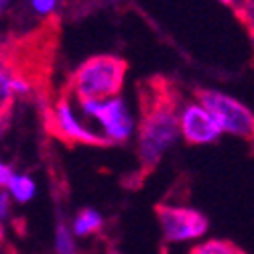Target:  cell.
Instances as JSON below:
<instances>
[{"instance_id": "7a4b0ae2", "label": "cell", "mask_w": 254, "mask_h": 254, "mask_svg": "<svg viewBox=\"0 0 254 254\" xmlns=\"http://www.w3.org/2000/svg\"><path fill=\"white\" fill-rule=\"evenodd\" d=\"M128 63L114 55H96L90 57L77 67L69 81V90L79 102H106L118 98L124 83Z\"/></svg>"}, {"instance_id": "52a82bcc", "label": "cell", "mask_w": 254, "mask_h": 254, "mask_svg": "<svg viewBox=\"0 0 254 254\" xmlns=\"http://www.w3.org/2000/svg\"><path fill=\"white\" fill-rule=\"evenodd\" d=\"M49 126H51V132H53V134H57L59 138L67 140V142L100 144V146L112 144V140L106 136V134L90 132L88 128H83V126L75 120L67 96H63V98L57 102L55 110H53V114H51V120H49Z\"/></svg>"}, {"instance_id": "8fae6325", "label": "cell", "mask_w": 254, "mask_h": 254, "mask_svg": "<svg viewBox=\"0 0 254 254\" xmlns=\"http://www.w3.org/2000/svg\"><path fill=\"white\" fill-rule=\"evenodd\" d=\"M14 98V90H12V73H8L6 69L0 67V118L2 114L8 112L10 104Z\"/></svg>"}, {"instance_id": "9c48e42d", "label": "cell", "mask_w": 254, "mask_h": 254, "mask_svg": "<svg viewBox=\"0 0 254 254\" xmlns=\"http://www.w3.org/2000/svg\"><path fill=\"white\" fill-rule=\"evenodd\" d=\"M100 228H102V216L94 209H81L73 226L77 236H88L92 232H98Z\"/></svg>"}, {"instance_id": "6da1fadb", "label": "cell", "mask_w": 254, "mask_h": 254, "mask_svg": "<svg viewBox=\"0 0 254 254\" xmlns=\"http://www.w3.org/2000/svg\"><path fill=\"white\" fill-rule=\"evenodd\" d=\"M140 114L138 159L144 171H153L181 134L179 104L165 79L155 77L140 88Z\"/></svg>"}, {"instance_id": "4fadbf2b", "label": "cell", "mask_w": 254, "mask_h": 254, "mask_svg": "<svg viewBox=\"0 0 254 254\" xmlns=\"http://www.w3.org/2000/svg\"><path fill=\"white\" fill-rule=\"evenodd\" d=\"M31 2H33V8H35L39 14H49V12L55 8L57 0H31Z\"/></svg>"}, {"instance_id": "ba28073f", "label": "cell", "mask_w": 254, "mask_h": 254, "mask_svg": "<svg viewBox=\"0 0 254 254\" xmlns=\"http://www.w3.org/2000/svg\"><path fill=\"white\" fill-rule=\"evenodd\" d=\"M189 254H246L234 242L228 240H205L189 250Z\"/></svg>"}, {"instance_id": "2e32d148", "label": "cell", "mask_w": 254, "mask_h": 254, "mask_svg": "<svg viewBox=\"0 0 254 254\" xmlns=\"http://www.w3.org/2000/svg\"><path fill=\"white\" fill-rule=\"evenodd\" d=\"M6 4H8V0H0V14H2V12H4Z\"/></svg>"}, {"instance_id": "5b68a950", "label": "cell", "mask_w": 254, "mask_h": 254, "mask_svg": "<svg viewBox=\"0 0 254 254\" xmlns=\"http://www.w3.org/2000/svg\"><path fill=\"white\" fill-rule=\"evenodd\" d=\"M79 104L88 116H94L100 120V124L106 130L104 134L112 142H124L132 134V128H134L132 116L126 110V106L120 98H112L106 102L88 100V102H79Z\"/></svg>"}, {"instance_id": "7c38bea8", "label": "cell", "mask_w": 254, "mask_h": 254, "mask_svg": "<svg viewBox=\"0 0 254 254\" xmlns=\"http://www.w3.org/2000/svg\"><path fill=\"white\" fill-rule=\"evenodd\" d=\"M57 250H59V254H73L71 238H69L67 230L63 228V226L57 228Z\"/></svg>"}, {"instance_id": "5bb4252c", "label": "cell", "mask_w": 254, "mask_h": 254, "mask_svg": "<svg viewBox=\"0 0 254 254\" xmlns=\"http://www.w3.org/2000/svg\"><path fill=\"white\" fill-rule=\"evenodd\" d=\"M12 177H14L12 169L8 165H4V163H0V187H8Z\"/></svg>"}, {"instance_id": "8992f818", "label": "cell", "mask_w": 254, "mask_h": 254, "mask_svg": "<svg viewBox=\"0 0 254 254\" xmlns=\"http://www.w3.org/2000/svg\"><path fill=\"white\" fill-rule=\"evenodd\" d=\"M179 128H181V136L189 144H211L222 136L220 124L199 102L181 106Z\"/></svg>"}, {"instance_id": "9a60e30c", "label": "cell", "mask_w": 254, "mask_h": 254, "mask_svg": "<svg viewBox=\"0 0 254 254\" xmlns=\"http://www.w3.org/2000/svg\"><path fill=\"white\" fill-rule=\"evenodd\" d=\"M8 214V195L0 193V220H4Z\"/></svg>"}, {"instance_id": "277c9868", "label": "cell", "mask_w": 254, "mask_h": 254, "mask_svg": "<svg viewBox=\"0 0 254 254\" xmlns=\"http://www.w3.org/2000/svg\"><path fill=\"white\" fill-rule=\"evenodd\" d=\"M157 216L167 242H187L203 238L209 230L207 218L197 209L179 205H157Z\"/></svg>"}, {"instance_id": "3957f363", "label": "cell", "mask_w": 254, "mask_h": 254, "mask_svg": "<svg viewBox=\"0 0 254 254\" xmlns=\"http://www.w3.org/2000/svg\"><path fill=\"white\" fill-rule=\"evenodd\" d=\"M195 98L214 116L222 132L242 138L254 146V114L240 100L222 94L218 90H197Z\"/></svg>"}, {"instance_id": "30bf717a", "label": "cell", "mask_w": 254, "mask_h": 254, "mask_svg": "<svg viewBox=\"0 0 254 254\" xmlns=\"http://www.w3.org/2000/svg\"><path fill=\"white\" fill-rule=\"evenodd\" d=\"M8 189H10L12 197L18 199V201H23V203L29 201L35 195V183L27 175H14L12 181H10V185H8Z\"/></svg>"}]
</instances>
